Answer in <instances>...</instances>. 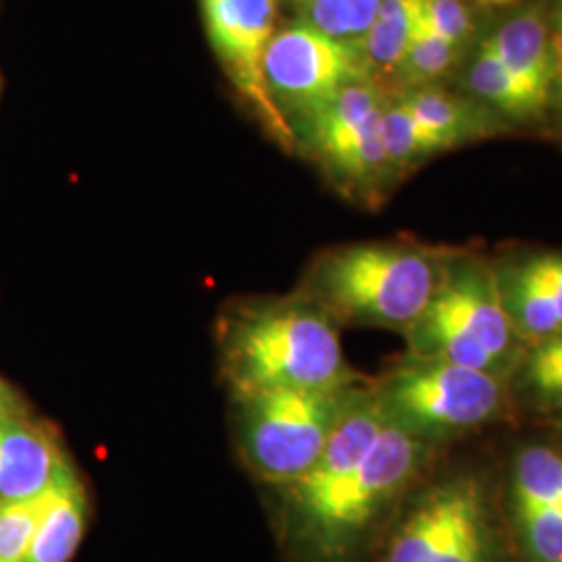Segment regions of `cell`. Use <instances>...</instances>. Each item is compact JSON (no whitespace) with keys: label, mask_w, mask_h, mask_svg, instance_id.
Masks as SVG:
<instances>
[{"label":"cell","mask_w":562,"mask_h":562,"mask_svg":"<svg viewBox=\"0 0 562 562\" xmlns=\"http://www.w3.org/2000/svg\"><path fill=\"white\" fill-rule=\"evenodd\" d=\"M467 88L473 97H477V101L515 120H527L542 113L550 99L533 86L519 80L498 59L487 41L482 42L480 53L467 71Z\"/></svg>","instance_id":"obj_17"},{"label":"cell","mask_w":562,"mask_h":562,"mask_svg":"<svg viewBox=\"0 0 562 562\" xmlns=\"http://www.w3.org/2000/svg\"><path fill=\"white\" fill-rule=\"evenodd\" d=\"M394 94L378 81L348 83L294 130L327 178L352 201L378 204L396 181L383 146V111Z\"/></svg>","instance_id":"obj_8"},{"label":"cell","mask_w":562,"mask_h":562,"mask_svg":"<svg viewBox=\"0 0 562 562\" xmlns=\"http://www.w3.org/2000/svg\"><path fill=\"white\" fill-rule=\"evenodd\" d=\"M448 252L417 241H359L322 252L299 292L338 325L406 334L431 301Z\"/></svg>","instance_id":"obj_3"},{"label":"cell","mask_w":562,"mask_h":562,"mask_svg":"<svg viewBox=\"0 0 562 562\" xmlns=\"http://www.w3.org/2000/svg\"><path fill=\"white\" fill-rule=\"evenodd\" d=\"M485 41L519 80L550 97L557 76V57L540 7H525Z\"/></svg>","instance_id":"obj_13"},{"label":"cell","mask_w":562,"mask_h":562,"mask_svg":"<svg viewBox=\"0 0 562 562\" xmlns=\"http://www.w3.org/2000/svg\"><path fill=\"white\" fill-rule=\"evenodd\" d=\"M408 355L513 380L527 346L504 311L494 262L448 252L425 313L406 334Z\"/></svg>","instance_id":"obj_4"},{"label":"cell","mask_w":562,"mask_h":562,"mask_svg":"<svg viewBox=\"0 0 562 562\" xmlns=\"http://www.w3.org/2000/svg\"><path fill=\"white\" fill-rule=\"evenodd\" d=\"M206 34L225 74L238 88L241 99L259 115L262 125L285 148H296L292 125L269 99L262 59L276 34L278 0H201Z\"/></svg>","instance_id":"obj_10"},{"label":"cell","mask_w":562,"mask_h":562,"mask_svg":"<svg viewBox=\"0 0 562 562\" xmlns=\"http://www.w3.org/2000/svg\"><path fill=\"white\" fill-rule=\"evenodd\" d=\"M482 4H490V7H501V4H510L513 0H480Z\"/></svg>","instance_id":"obj_28"},{"label":"cell","mask_w":562,"mask_h":562,"mask_svg":"<svg viewBox=\"0 0 562 562\" xmlns=\"http://www.w3.org/2000/svg\"><path fill=\"white\" fill-rule=\"evenodd\" d=\"M554 30H557V36L562 44V0H554Z\"/></svg>","instance_id":"obj_26"},{"label":"cell","mask_w":562,"mask_h":562,"mask_svg":"<svg viewBox=\"0 0 562 562\" xmlns=\"http://www.w3.org/2000/svg\"><path fill=\"white\" fill-rule=\"evenodd\" d=\"M373 390L385 422L434 448L503 419L513 402L510 380L415 355H406Z\"/></svg>","instance_id":"obj_6"},{"label":"cell","mask_w":562,"mask_h":562,"mask_svg":"<svg viewBox=\"0 0 562 562\" xmlns=\"http://www.w3.org/2000/svg\"><path fill=\"white\" fill-rule=\"evenodd\" d=\"M361 382L232 396L236 440L248 471L276 487L302 480L319 461Z\"/></svg>","instance_id":"obj_5"},{"label":"cell","mask_w":562,"mask_h":562,"mask_svg":"<svg viewBox=\"0 0 562 562\" xmlns=\"http://www.w3.org/2000/svg\"><path fill=\"white\" fill-rule=\"evenodd\" d=\"M513 510H561L562 450L548 443H527L510 469Z\"/></svg>","instance_id":"obj_18"},{"label":"cell","mask_w":562,"mask_h":562,"mask_svg":"<svg viewBox=\"0 0 562 562\" xmlns=\"http://www.w3.org/2000/svg\"><path fill=\"white\" fill-rule=\"evenodd\" d=\"M20 401L15 398L13 390L0 380V417H4V415H20Z\"/></svg>","instance_id":"obj_25"},{"label":"cell","mask_w":562,"mask_h":562,"mask_svg":"<svg viewBox=\"0 0 562 562\" xmlns=\"http://www.w3.org/2000/svg\"><path fill=\"white\" fill-rule=\"evenodd\" d=\"M504 311L525 346L562 331V252H527L494 265Z\"/></svg>","instance_id":"obj_11"},{"label":"cell","mask_w":562,"mask_h":562,"mask_svg":"<svg viewBox=\"0 0 562 562\" xmlns=\"http://www.w3.org/2000/svg\"><path fill=\"white\" fill-rule=\"evenodd\" d=\"M262 78L281 115L288 123L294 117L299 125L319 113L348 83L369 80L357 48L301 21L276 30L265 50Z\"/></svg>","instance_id":"obj_9"},{"label":"cell","mask_w":562,"mask_h":562,"mask_svg":"<svg viewBox=\"0 0 562 562\" xmlns=\"http://www.w3.org/2000/svg\"><path fill=\"white\" fill-rule=\"evenodd\" d=\"M69 464L57 436L42 423L21 413L0 417V504L41 496Z\"/></svg>","instance_id":"obj_12"},{"label":"cell","mask_w":562,"mask_h":562,"mask_svg":"<svg viewBox=\"0 0 562 562\" xmlns=\"http://www.w3.org/2000/svg\"><path fill=\"white\" fill-rule=\"evenodd\" d=\"M550 423H552V427H554V431L559 434L562 438V411L561 413H557V415H552V417H548Z\"/></svg>","instance_id":"obj_27"},{"label":"cell","mask_w":562,"mask_h":562,"mask_svg":"<svg viewBox=\"0 0 562 562\" xmlns=\"http://www.w3.org/2000/svg\"><path fill=\"white\" fill-rule=\"evenodd\" d=\"M434 452V446L385 422L357 469L319 485L281 487L296 542L313 561L350 559L383 513L422 475Z\"/></svg>","instance_id":"obj_2"},{"label":"cell","mask_w":562,"mask_h":562,"mask_svg":"<svg viewBox=\"0 0 562 562\" xmlns=\"http://www.w3.org/2000/svg\"><path fill=\"white\" fill-rule=\"evenodd\" d=\"M419 15L422 0H382L373 25L357 46L369 80L382 86L392 81L413 41Z\"/></svg>","instance_id":"obj_16"},{"label":"cell","mask_w":562,"mask_h":562,"mask_svg":"<svg viewBox=\"0 0 562 562\" xmlns=\"http://www.w3.org/2000/svg\"><path fill=\"white\" fill-rule=\"evenodd\" d=\"M422 11L443 41L450 42L459 50L473 36L471 11L464 0H422Z\"/></svg>","instance_id":"obj_24"},{"label":"cell","mask_w":562,"mask_h":562,"mask_svg":"<svg viewBox=\"0 0 562 562\" xmlns=\"http://www.w3.org/2000/svg\"><path fill=\"white\" fill-rule=\"evenodd\" d=\"M53 494L55 485L36 498L0 504V562H23Z\"/></svg>","instance_id":"obj_23"},{"label":"cell","mask_w":562,"mask_h":562,"mask_svg":"<svg viewBox=\"0 0 562 562\" xmlns=\"http://www.w3.org/2000/svg\"><path fill=\"white\" fill-rule=\"evenodd\" d=\"M411 113L450 148L494 134L498 123L480 104L448 94L442 88L423 86L401 92Z\"/></svg>","instance_id":"obj_15"},{"label":"cell","mask_w":562,"mask_h":562,"mask_svg":"<svg viewBox=\"0 0 562 562\" xmlns=\"http://www.w3.org/2000/svg\"><path fill=\"white\" fill-rule=\"evenodd\" d=\"M296 21L352 48L373 25L382 0H290Z\"/></svg>","instance_id":"obj_21"},{"label":"cell","mask_w":562,"mask_h":562,"mask_svg":"<svg viewBox=\"0 0 562 562\" xmlns=\"http://www.w3.org/2000/svg\"><path fill=\"white\" fill-rule=\"evenodd\" d=\"M459 55L461 50L450 42L443 41L429 25V21L425 20L422 11L413 41L408 44L392 81L401 86L402 92L431 86L457 65Z\"/></svg>","instance_id":"obj_22"},{"label":"cell","mask_w":562,"mask_h":562,"mask_svg":"<svg viewBox=\"0 0 562 562\" xmlns=\"http://www.w3.org/2000/svg\"><path fill=\"white\" fill-rule=\"evenodd\" d=\"M217 348L232 396L361 382L344 357L338 322L299 290L229 302L217 319Z\"/></svg>","instance_id":"obj_1"},{"label":"cell","mask_w":562,"mask_h":562,"mask_svg":"<svg viewBox=\"0 0 562 562\" xmlns=\"http://www.w3.org/2000/svg\"><path fill=\"white\" fill-rule=\"evenodd\" d=\"M382 136L396 176L448 150V146L411 113L401 94H394L383 111Z\"/></svg>","instance_id":"obj_20"},{"label":"cell","mask_w":562,"mask_h":562,"mask_svg":"<svg viewBox=\"0 0 562 562\" xmlns=\"http://www.w3.org/2000/svg\"><path fill=\"white\" fill-rule=\"evenodd\" d=\"M501 554L487 483L477 473H454L415 496L382 562H501Z\"/></svg>","instance_id":"obj_7"},{"label":"cell","mask_w":562,"mask_h":562,"mask_svg":"<svg viewBox=\"0 0 562 562\" xmlns=\"http://www.w3.org/2000/svg\"><path fill=\"white\" fill-rule=\"evenodd\" d=\"M510 398L552 417L562 411V331L529 346L510 380Z\"/></svg>","instance_id":"obj_19"},{"label":"cell","mask_w":562,"mask_h":562,"mask_svg":"<svg viewBox=\"0 0 562 562\" xmlns=\"http://www.w3.org/2000/svg\"><path fill=\"white\" fill-rule=\"evenodd\" d=\"M90 517V501L74 464L55 483L53 503L23 562H69L80 548Z\"/></svg>","instance_id":"obj_14"}]
</instances>
